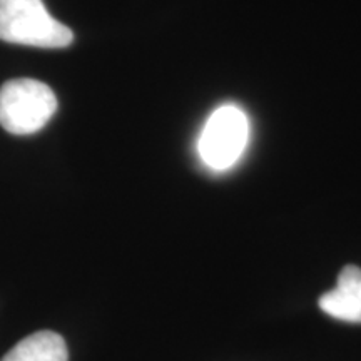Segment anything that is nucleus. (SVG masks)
Masks as SVG:
<instances>
[{"label": "nucleus", "instance_id": "1", "mask_svg": "<svg viewBox=\"0 0 361 361\" xmlns=\"http://www.w3.org/2000/svg\"><path fill=\"white\" fill-rule=\"evenodd\" d=\"M0 40L40 49H64L72 30L49 13L42 0H0Z\"/></svg>", "mask_w": 361, "mask_h": 361}, {"label": "nucleus", "instance_id": "2", "mask_svg": "<svg viewBox=\"0 0 361 361\" xmlns=\"http://www.w3.org/2000/svg\"><path fill=\"white\" fill-rule=\"evenodd\" d=\"M57 111V97L35 79H12L0 87V126L16 135L34 134Z\"/></svg>", "mask_w": 361, "mask_h": 361}, {"label": "nucleus", "instance_id": "3", "mask_svg": "<svg viewBox=\"0 0 361 361\" xmlns=\"http://www.w3.org/2000/svg\"><path fill=\"white\" fill-rule=\"evenodd\" d=\"M250 139V119L236 104H224L207 117L197 151L213 171H228L245 154Z\"/></svg>", "mask_w": 361, "mask_h": 361}, {"label": "nucleus", "instance_id": "4", "mask_svg": "<svg viewBox=\"0 0 361 361\" xmlns=\"http://www.w3.org/2000/svg\"><path fill=\"white\" fill-rule=\"evenodd\" d=\"M319 308L331 318L361 323V268L345 266L336 286L319 296Z\"/></svg>", "mask_w": 361, "mask_h": 361}, {"label": "nucleus", "instance_id": "5", "mask_svg": "<svg viewBox=\"0 0 361 361\" xmlns=\"http://www.w3.org/2000/svg\"><path fill=\"white\" fill-rule=\"evenodd\" d=\"M64 338L54 331H37L17 343L0 361H67Z\"/></svg>", "mask_w": 361, "mask_h": 361}]
</instances>
